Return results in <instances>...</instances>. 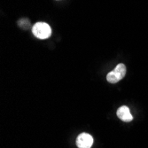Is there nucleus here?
I'll return each mask as SVG.
<instances>
[{"instance_id":"4","label":"nucleus","mask_w":148,"mask_h":148,"mask_svg":"<svg viewBox=\"0 0 148 148\" xmlns=\"http://www.w3.org/2000/svg\"><path fill=\"white\" fill-rule=\"evenodd\" d=\"M126 71H127L126 70V66H125L124 64H118L116 66V68L114 69V74H115V75H116V77L118 78L119 81L122 80L125 76Z\"/></svg>"},{"instance_id":"5","label":"nucleus","mask_w":148,"mask_h":148,"mask_svg":"<svg viewBox=\"0 0 148 148\" xmlns=\"http://www.w3.org/2000/svg\"><path fill=\"white\" fill-rule=\"evenodd\" d=\"M106 80L108 81V82H109L110 84H115V83L119 82V80H118V78L116 77V75H115V74H114V70L107 74V75H106Z\"/></svg>"},{"instance_id":"3","label":"nucleus","mask_w":148,"mask_h":148,"mask_svg":"<svg viewBox=\"0 0 148 148\" xmlns=\"http://www.w3.org/2000/svg\"><path fill=\"white\" fill-rule=\"evenodd\" d=\"M117 116L119 117V119H121L125 123H130L133 120V116L130 114L129 107L126 106H121L120 108L117 110Z\"/></svg>"},{"instance_id":"2","label":"nucleus","mask_w":148,"mask_h":148,"mask_svg":"<svg viewBox=\"0 0 148 148\" xmlns=\"http://www.w3.org/2000/svg\"><path fill=\"white\" fill-rule=\"evenodd\" d=\"M93 144V138L88 133H82L76 138V145L79 148H90Z\"/></svg>"},{"instance_id":"1","label":"nucleus","mask_w":148,"mask_h":148,"mask_svg":"<svg viewBox=\"0 0 148 148\" xmlns=\"http://www.w3.org/2000/svg\"><path fill=\"white\" fill-rule=\"evenodd\" d=\"M32 32L34 36L39 39H46L51 34V27L45 22H37L36 23L33 28Z\"/></svg>"}]
</instances>
